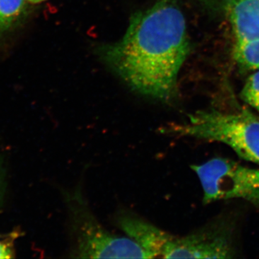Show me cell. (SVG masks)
Wrapping results in <instances>:
<instances>
[{
  "label": "cell",
  "instance_id": "10",
  "mask_svg": "<svg viewBox=\"0 0 259 259\" xmlns=\"http://www.w3.org/2000/svg\"><path fill=\"white\" fill-rule=\"evenodd\" d=\"M242 100L259 113V69L246 80L241 93Z\"/></svg>",
  "mask_w": 259,
  "mask_h": 259
},
{
  "label": "cell",
  "instance_id": "12",
  "mask_svg": "<svg viewBox=\"0 0 259 259\" xmlns=\"http://www.w3.org/2000/svg\"><path fill=\"white\" fill-rule=\"evenodd\" d=\"M3 187H4V174H3L2 162L0 161V202L3 197Z\"/></svg>",
  "mask_w": 259,
  "mask_h": 259
},
{
  "label": "cell",
  "instance_id": "4",
  "mask_svg": "<svg viewBox=\"0 0 259 259\" xmlns=\"http://www.w3.org/2000/svg\"><path fill=\"white\" fill-rule=\"evenodd\" d=\"M191 168L202 185L204 204L242 199L259 207V168L221 157L192 165Z\"/></svg>",
  "mask_w": 259,
  "mask_h": 259
},
{
  "label": "cell",
  "instance_id": "1",
  "mask_svg": "<svg viewBox=\"0 0 259 259\" xmlns=\"http://www.w3.org/2000/svg\"><path fill=\"white\" fill-rule=\"evenodd\" d=\"M190 49L178 0H158L136 13L123 37L102 54L135 91L168 102L176 97L179 73Z\"/></svg>",
  "mask_w": 259,
  "mask_h": 259
},
{
  "label": "cell",
  "instance_id": "11",
  "mask_svg": "<svg viewBox=\"0 0 259 259\" xmlns=\"http://www.w3.org/2000/svg\"><path fill=\"white\" fill-rule=\"evenodd\" d=\"M13 257L12 243L6 240H0V258H11Z\"/></svg>",
  "mask_w": 259,
  "mask_h": 259
},
{
  "label": "cell",
  "instance_id": "9",
  "mask_svg": "<svg viewBox=\"0 0 259 259\" xmlns=\"http://www.w3.org/2000/svg\"><path fill=\"white\" fill-rule=\"evenodd\" d=\"M25 11V0H0V34L20 21Z\"/></svg>",
  "mask_w": 259,
  "mask_h": 259
},
{
  "label": "cell",
  "instance_id": "6",
  "mask_svg": "<svg viewBox=\"0 0 259 259\" xmlns=\"http://www.w3.org/2000/svg\"><path fill=\"white\" fill-rule=\"evenodd\" d=\"M114 221L116 226L146 250L151 258H161L169 233L128 209H119L115 213Z\"/></svg>",
  "mask_w": 259,
  "mask_h": 259
},
{
  "label": "cell",
  "instance_id": "13",
  "mask_svg": "<svg viewBox=\"0 0 259 259\" xmlns=\"http://www.w3.org/2000/svg\"><path fill=\"white\" fill-rule=\"evenodd\" d=\"M30 3H33V4H37V3H42L45 0H28Z\"/></svg>",
  "mask_w": 259,
  "mask_h": 259
},
{
  "label": "cell",
  "instance_id": "7",
  "mask_svg": "<svg viewBox=\"0 0 259 259\" xmlns=\"http://www.w3.org/2000/svg\"><path fill=\"white\" fill-rule=\"evenodd\" d=\"M222 6L235 41L259 38V0H223Z\"/></svg>",
  "mask_w": 259,
  "mask_h": 259
},
{
  "label": "cell",
  "instance_id": "5",
  "mask_svg": "<svg viewBox=\"0 0 259 259\" xmlns=\"http://www.w3.org/2000/svg\"><path fill=\"white\" fill-rule=\"evenodd\" d=\"M236 250L231 229L211 225L184 236L170 233L162 251L163 258H232Z\"/></svg>",
  "mask_w": 259,
  "mask_h": 259
},
{
  "label": "cell",
  "instance_id": "3",
  "mask_svg": "<svg viewBox=\"0 0 259 259\" xmlns=\"http://www.w3.org/2000/svg\"><path fill=\"white\" fill-rule=\"evenodd\" d=\"M162 132L222 143L239 157L259 165V117L249 110H201L185 123L163 127Z\"/></svg>",
  "mask_w": 259,
  "mask_h": 259
},
{
  "label": "cell",
  "instance_id": "8",
  "mask_svg": "<svg viewBox=\"0 0 259 259\" xmlns=\"http://www.w3.org/2000/svg\"><path fill=\"white\" fill-rule=\"evenodd\" d=\"M233 59L245 69H259V38L235 41L233 49Z\"/></svg>",
  "mask_w": 259,
  "mask_h": 259
},
{
  "label": "cell",
  "instance_id": "2",
  "mask_svg": "<svg viewBox=\"0 0 259 259\" xmlns=\"http://www.w3.org/2000/svg\"><path fill=\"white\" fill-rule=\"evenodd\" d=\"M70 236L69 255L75 258H151L128 237L105 229L93 212L81 185L64 194Z\"/></svg>",
  "mask_w": 259,
  "mask_h": 259
}]
</instances>
